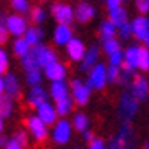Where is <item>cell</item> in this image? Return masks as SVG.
<instances>
[{
  "instance_id": "1",
  "label": "cell",
  "mask_w": 149,
  "mask_h": 149,
  "mask_svg": "<svg viewBox=\"0 0 149 149\" xmlns=\"http://www.w3.org/2000/svg\"><path fill=\"white\" fill-rule=\"evenodd\" d=\"M112 142L117 149H134L136 146V136L129 122H124L121 131L117 132L116 137H112Z\"/></svg>"
},
{
  "instance_id": "2",
  "label": "cell",
  "mask_w": 149,
  "mask_h": 149,
  "mask_svg": "<svg viewBox=\"0 0 149 149\" xmlns=\"http://www.w3.org/2000/svg\"><path fill=\"white\" fill-rule=\"evenodd\" d=\"M50 12H52V17L57 20V24H62V25H70L75 19L74 8L70 7L69 3H64V2L54 3L52 8H50Z\"/></svg>"
},
{
  "instance_id": "3",
  "label": "cell",
  "mask_w": 149,
  "mask_h": 149,
  "mask_svg": "<svg viewBox=\"0 0 149 149\" xmlns=\"http://www.w3.org/2000/svg\"><path fill=\"white\" fill-rule=\"evenodd\" d=\"M137 99H136L134 95L131 94V92H124L121 95V102H119V114L121 117L124 119L126 122H129L134 114L137 112Z\"/></svg>"
},
{
  "instance_id": "4",
  "label": "cell",
  "mask_w": 149,
  "mask_h": 149,
  "mask_svg": "<svg viewBox=\"0 0 149 149\" xmlns=\"http://www.w3.org/2000/svg\"><path fill=\"white\" fill-rule=\"evenodd\" d=\"M107 82V69L104 64H95L91 69V74L87 79V87L89 89H102Z\"/></svg>"
},
{
  "instance_id": "5",
  "label": "cell",
  "mask_w": 149,
  "mask_h": 149,
  "mask_svg": "<svg viewBox=\"0 0 149 149\" xmlns=\"http://www.w3.org/2000/svg\"><path fill=\"white\" fill-rule=\"evenodd\" d=\"M30 52L34 54V57L37 59V64L39 67H47L49 64H54L57 62V54L50 47H45V45H35V47L30 49Z\"/></svg>"
},
{
  "instance_id": "6",
  "label": "cell",
  "mask_w": 149,
  "mask_h": 149,
  "mask_svg": "<svg viewBox=\"0 0 149 149\" xmlns=\"http://www.w3.org/2000/svg\"><path fill=\"white\" fill-rule=\"evenodd\" d=\"M5 27H7L8 34L15 35V37H22L29 29L27 27V20L19 14L7 15V17H5Z\"/></svg>"
},
{
  "instance_id": "7",
  "label": "cell",
  "mask_w": 149,
  "mask_h": 149,
  "mask_svg": "<svg viewBox=\"0 0 149 149\" xmlns=\"http://www.w3.org/2000/svg\"><path fill=\"white\" fill-rule=\"evenodd\" d=\"M70 89H72V97L74 101L79 104V106H84L89 102V97H91V89L87 87V84H84L79 79H74L70 82Z\"/></svg>"
},
{
  "instance_id": "8",
  "label": "cell",
  "mask_w": 149,
  "mask_h": 149,
  "mask_svg": "<svg viewBox=\"0 0 149 149\" xmlns=\"http://www.w3.org/2000/svg\"><path fill=\"white\" fill-rule=\"evenodd\" d=\"M131 94L134 95L137 101H146L149 95V84L146 77L142 75H134L132 84H131Z\"/></svg>"
},
{
  "instance_id": "9",
  "label": "cell",
  "mask_w": 149,
  "mask_h": 149,
  "mask_svg": "<svg viewBox=\"0 0 149 149\" xmlns=\"http://www.w3.org/2000/svg\"><path fill=\"white\" fill-rule=\"evenodd\" d=\"M27 126H29V129H30L32 136H34L37 141H45V137H47V127H45V124L42 122V119L39 116L29 117Z\"/></svg>"
},
{
  "instance_id": "10",
  "label": "cell",
  "mask_w": 149,
  "mask_h": 149,
  "mask_svg": "<svg viewBox=\"0 0 149 149\" xmlns=\"http://www.w3.org/2000/svg\"><path fill=\"white\" fill-rule=\"evenodd\" d=\"M75 20L81 22V24H87L89 20H92L95 15V8L89 3V2H79L77 7L74 10Z\"/></svg>"
},
{
  "instance_id": "11",
  "label": "cell",
  "mask_w": 149,
  "mask_h": 149,
  "mask_svg": "<svg viewBox=\"0 0 149 149\" xmlns=\"http://www.w3.org/2000/svg\"><path fill=\"white\" fill-rule=\"evenodd\" d=\"M67 54L69 57L72 59V61L79 62L84 59V55H86V45H84V42L81 40V39H70V42H69L67 45Z\"/></svg>"
},
{
  "instance_id": "12",
  "label": "cell",
  "mask_w": 149,
  "mask_h": 149,
  "mask_svg": "<svg viewBox=\"0 0 149 149\" xmlns=\"http://www.w3.org/2000/svg\"><path fill=\"white\" fill-rule=\"evenodd\" d=\"M131 27H132V35H134L136 39H139V40H144V37L148 35L149 32V19L148 17H136L132 24H131Z\"/></svg>"
},
{
  "instance_id": "13",
  "label": "cell",
  "mask_w": 149,
  "mask_h": 149,
  "mask_svg": "<svg viewBox=\"0 0 149 149\" xmlns=\"http://www.w3.org/2000/svg\"><path fill=\"white\" fill-rule=\"evenodd\" d=\"M97 59H99V47L97 45H91L89 50H86V55L81 61V70L82 72H87L97 64Z\"/></svg>"
},
{
  "instance_id": "14",
  "label": "cell",
  "mask_w": 149,
  "mask_h": 149,
  "mask_svg": "<svg viewBox=\"0 0 149 149\" xmlns=\"http://www.w3.org/2000/svg\"><path fill=\"white\" fill-rule=\"evenodd\" d=\"M70 137V124L65 119L57 122V126L54 129V139L57 144H65Z\"/></svg>"
},
{
  "instance_id": "15",
  "label": "cell",
  "mask_w": 149,
  "mask_h": 149,
  "mask_svg": "<svg viewBox=\"0 0 149 149\" xmlns=\"http://www.w3.org/2000/svg\"><path fill=\"white\" fill-rule=\"evenodd\" d=\"M44 74L52 82L64 81V77H65V67L62 64H59V62H54V64H49L47 67H44Z\"/></svg>"
},
{
  "instance_id": "16",
  "label": "cell",
  "mask_w": 149,
  "mask_h": 149,
  "mask_svg": "<svg viewBox=\"0 0 149 149\" xmlns=\"http://www.w3.org/2000/svg\"><path fill=\"white\" fill-rule=\"evenodd\" d=\"M39 117L42 119V122L45 124V126H50V124H54L55 119H57V111H55L49 102H44L39 106Z\"/></svg>"
},
{
  "instance_id": "17",
  "label": "cell",
  "mask_w": 149,
  "mask_h": 149,
  "mask_svg": "<svg viewBox=\"0 0 149 149\" xmlns=\"http://www.w3.org/2000/svg\"><path fill=\"white\" fill-rule=\"evenodd\" d=\"M72 39V30L69 25H62L59 24L54 30V42L57 45H67Z\"/></svg>"
},
{
  "instance_id": "18",
  "label": "cell",
  "mask_w": 149,
  "mask_h": 149,
  "mask_svg": "<svg viewBox=\"0 0 149 149\" xmlns=\"http://www.w3.org/2000/svg\"><path fill=\"white\" fill-rule=\"evenodd\" d=\"M24 39L29 42V45H30V47L40 45L42 39H44V30H42L40 27H37V25H34V27H29L27 32L24 34Z\"/></svg>"
},
{
  "instance_id": "19",
  "label": "cell",
  "mask_w": 149,
  "mask_h": 149,
  "mask_svg": "<svg viewBox=\"0 0 149 149\" xmlns=\"http://www.w3.org/2000/svg\"><path fill=\"white\" fill-rule=\"evenodd\" d=\"M3 84H5V92H7V95H10L12 99L20 97V86H19V81H17V77L14 74L5 75Z\"/></svg>"
},
{
  "instance_id": "20",
  "label": "cell",
  "mask_w": 149,
  "mask_h": 149,
  "mask_svg": "<svg viewBox=\"0 0 149 149\" xmlns=\"http://www.w3.org/2000/svg\"><path fill=\"white\" fill-rule=\"evenodd\" d=\"M44 102H47V92H45L40 86L32 87V91L29 92V104L34 106V107H39Z\"/></svg>"
},
{
  "instance_id": "21",
  "label": "cell",
  "mask_w": 149,
  "mask_h": 149,
  "mask_svg": "<svg viewBox=\"0 0 149 149\" xmlns=\"http://www.w3.org/2000/svg\"><path fill=\"white\" fill-rule=\"evenodd\" d=\"M50 95L54 97L55 101H62V99L69 97V87H67V84H65L64 81L52 82V86H50Z\"/></svg>"
},
{
  "instance_id": "22",
  "label": "cell",
  "mask_w": 149,
  "mask_h": 149,
  "mask_svg": "<svg viewBox=\"0 0 149 149\" xmlns=\"http://www.w3.org/2000/svg\"><path fill=\"white\" fill-rule=\"evenodd\" d=\"M109 20L112 22L117 29L121 27V25H124L127 22V12H126V8L121 5V7H117V8L109 10Z\"/></svg>"
},
{
  "instance_id": "23",
  "label": "cell",
  "mask_w": 149,
  "mask_h": 149,
  "mask_svg": "<svg viewBox=\"0 0 149 149\" xmlns=\"http://www.w3.org/2000/svg\"><path fill=\"white\" fill-rule=\"evenodd\" d=\"M137 59H139V47L131 45V47L126 49V52H124V65H127L129 69L134 70L137 67Z\"/></svg>"
},
{
  "instance_id": "24",
  "label": "cell",
  "mask_w": 149,
  "mask_h": 149,
  "mask_svg": "<svg viewBox=\"0 0 149 149\" xmlns=\"http://www.w3.org/2000/svg\"><path fill=\"white\" fill-rule=\"evenodd\" d=\"M116 32H117V27L111 20H104L101 24V29H99V35H101L102 40H107V39H114Z\"/></svg>"
},
{
  "instance_id": "25",
  "label": "cell",
  "mask_w": 149,
  "mask_h": 149,
  "mask_svg": "<svg viewBox=\"0 0 149 149\" xmlns=\"http://www.w3.org/2000/svg\"><path fill=\"white\" fill-rule=\"evenodd\" d=\"M12 109H14L12 97L7 95V94H2L0 95V116H2V117H10Z\"/></svg>"
},
{
  "instance_id": "26",
  "label": "cell",
  "mask_w": 149,
  "mask_h": 149,
  "mask_svg": "<svg viewBox=\"0 0 149 149\" xmlns=\"http://www.w3.org/2000/svg\"><path fill=\"white\" fill-rule=\"evenodd\" d=\"M14 52L17 57H25V55L30 52V45H29V42L24 39V37H19L17 40L14 42Z\"/></svg>"
},
{
  "instance_id": "27",
  "label": "cell",
  "mask_w": 149,
  "mask_h": 149,
  "mask_svg": "<svg viewBox=\"0 0 149 149\" xmlns=\"http://www.w3.org/2000/svg\"><path fill=\"white\" fill-rule=\"evenodd\" d=\"M22 65H24V69L27 70V72H32V70H39V64H37V59L34 57V54L32 52H29L25 57H22Z\"/></svg>"
},
{
  "instance_id": "28",
  "label": "cell",
  "mask_w": 149,
  "mask_h": 149,
  "mask_svg": "<svg viewBox=\"0 0 149 149\" xmlns=\"http://www.w3.org/2000/svg\"><path fill=\"white\" fill-rule=\"evenodd\" d=\"M137 67L141 69V70H149V49L148 47H139Z\"/></svg>"
},
{
  "instance_id": "29",
  "label": "cell",
  "mask_w": 149,
  "mask_h": 149,
  "mask_svg": "<svg viewBox=\"0 0 149 149\" xmlns=\"http://www.w3.org/2000/svg\"><path fill=\"white\" fill-rule=\"evenodd\" d=\"M10 5H12V8L19 15H24V14H27V12H30L29 0H10Z\"/></svg>"
},
{
  "instance_id": "30",
  "label": "cell",
  "mask_w": 149,
  "mask_h": 149,
  "mask_svg": "<svg viewBox=\"0 0 149 149\" xmlns=\"http://www.w3.org/2000/svg\"><path fill=\"white\" fill-rule=\"evenodd\" d=\"M70 109H72V99H70V97H65V99H62V101H57V106H55L57 114L65 116V114L70 112Z\"/></svg>"
},
{
  "instance_id": "31",
  "label": "cell",
  "mask_w": 149,
  "mask_h": 149,
  "mask_svg": "<svg viewBox=\"0 0 149 149\" xmlns=\"http://www.w3.org/2000/svg\"><path fill=\"white\" fill-rule=\"evenodd\" d=\"M102 49H104V52L106 54H114L116 50H119L121 49V44H119V40H116L114 39H107V40H102Z\"/></svg>"
},
{
  "instance_id": "32",
  "label": "cell",
  "mask_w": 149,
  "mask_h": 149,
  "mask_svg": "<svg viewBox=\"0 0 149 149\" xmlns=\"http://www.w3.org/2000/svg\"><path fill=\"white\" fill-rule=\"evenodd\" d=\"M45 10L42 7H34L30 8V19H32V22H34L35 25H39V24H42V22L45 20Z\"/></svg>"
},
{
  "instance_id": "33",
  "label": "cell",
  "mask_w": 149,
  "mask_h": 149,
  "mask_svg": "<svg viewBox=\"0 0 149 149\" xmlns=\"http://www.w3.org/2000/svg\"><path fill=\"white\" fill-rule=\"evenodd\" d=\"M89 126V119L84 114H75L74 116V127L77 131H86Z\"/></svg>"
},
{
  "instance_id": "34",
  "label": "cell",
  "mask_w": 149,
  "mask_h": 149,
  "mask_svg": "<svg viewBox=\"0 0 149 149\" xmlns=\"http://www.w3.org/2000/svg\"><path fill=\"white\" fill-rule=\"evenodd\" d=\"M122 62H124V52H122L121 49L116 50L114 54L109 55V64H111V65H114V67H121Z\"/></svg>"
},
{
  "instance_id": "35",
  "label": "cell",
  "mask_w": 149,
  "mask_h": 149,
  "mask_svg": "<svg viewBox=\"0 0 149 149\" xmlns=\"http://www.w3.org/2000/svg\"><path fill=\"white\" fill-rule=\"evenodd\" d=\"M131 77H134V75H132V69H129L127 65H124V67L121 69V74H119V81L117 82H119L121 86H127Z\"/></svg>"
},
{
  "instance_id": "36",
  "label": "cell",
  "mask_w": 149,
  "mask_h": 149,
  "mask_svg": "<svg viewBox=\"0 0 149 149\" xmlns=\"http://www.w3.org/2000/svg\"><path fill=\"white\" fill-rule=\"evenodd\" d=\"M117 32H119L121 40H129V39L132 37V27H131V24H129V22H126L124 25H121Z\"/></svg>"
},
{
  "instance_id": "37",
  "label": "cell",
  "mask_w": 149,
  "mask_h": 149,
  "mask_svg": "<svg viewBox=\"0 0 149 149\" xmlns=\"http://www.w3.org/2000/svg\"><path fill=\"white\" fill-rule=\"evenodd\" d=\"M42 81L40 70H32V72H27V82L32 86V87H37Z\"/></svg>"
},
{
  "instance_id": "38",
  "label": "cell",
  "mask_w": 149,
  "mask_h": 149,
  "mask_svg": "<svg viewBox=\"0 0 149 149\" xmlns=\"http://www.w3.org/2000/svg\"><path fill=\"white\" fill-rule=\"evenodd\" d=\"M119 74H121V67L109 65V69H107V82H117L119 81Z\"/></svg>"
},
{
  "instance_id": "39",
  "label": "cell",
  "mask_w": 149,
  "mask_h": 149,
  "mask_svg": "<svg viewBox=\"0 0 149 149\" xmlns=\"http://www.w3.org/2000/svg\"><path fill=\"white\" fill-rule=\"evenodd\" d=\"M12 139H14V141L17 142V144L20 146V148H25V146L29 144L27 136H25V132H24V131H17V132L14 134V137H12Z\"/></svg>"
},
{
  "instance_id": "40",
  "label": "cell",
  "mask_w": 149,
  "mask_h": 149,
  "mask_svg": "<svg viewBox=\"0 0 149 149\" xmlns=\"http://www.w3.org/2000/svg\"><path fill=\"white\" fill-rule=\"evenodd\" d=\"M8 69V57L5 54V50L3 49H0V75L5 74Z\"/></svg>"
},
{
  "instance_id": "41",
  "label": "cell",
  "mask_w": 149,
  "mask_h": 149,
  "mask_svg": "<svg viewBox=\"0 0 149 149\" xmlns=\"http://www.w3.org/2000/svg\"><path fill=\"white\" fill-rule=\"evenodd\" d=\"M136 3V8H137V12L141 15L148 14L149 12V0H134Z\"/></svg>"
},
{
  "instance_id": "42",
  "label": "cell",
  "mask_w": 149,
  "mask_h": 149,
  "mask_svg": "<svg viewBox=\"0 0 149 149\" xmlns=\"http://www.w3.org/2000/svg\"><path fill=\"white\" fill-rule=\"evenodd\" d=\"M7 39H8V30H7V27H5V24L0 20V45L5 44Z\"/></svg>"
},
{
  "instance_id": "43",
  "label": "cell",
  "mask_w": 149,
  "mask_h": 149,
  "mask_svg": "<svg viewBox=\"0 0 149 149\" xmlns=\"http://www.w3.org/2000/svg\"><path fill=\"white\" fill-rule=\"evenodd\" d=\"M91 149H106V146H104V141H102V139H97V137H94V139H92V142H91Z\"/></svg>"
},
{
  "instance_id": "44",
  "label": "cell",
  "mask_w": 149,
  "mask_h": 149,
  "mask_svg": "<svg viewBox=\"0 0 149 149\" xmlns=\"http://www.w3.org/2000/svg\"><path fill=\"white\" fill-rule=\"evenodd\" d=\"M106 3H107L109 10H112V8L121 7V0H106Z\"/></svg>"
},
{
  "instance_id": "45",
  "label": "cell",
  "mask_w": 149,
  "mask_h": 149,
  "mask_svg": "<svg viewBox=\"0 0 149 149\" xmlns=\"http://www.w3.org/2000/svg\"><path fill=\"white\" fill-rule=\"evenodd\" d=\"M5 149H22V148H20V146H19V144H17V142L14 141V139H10V141L7 142Z\"/></svg>"
},
{
  "instance_id": "46",
  "label": "cell",
  "mask_w": 149,
  "mask_h": 149,
  "mask_svg": "<svg viewBox=\"0 0 149 149\" xmlns=\"http://www.w3.org/2000/svg\"><path fill=\"white\" fill-rule=\"evenodd\" d=\"M84 139H86L87 142H92V139H94V134L89 131V132H86V134H84Z\"/></svg>"
},
{
  "instance_id": "47",
  "label": "cell",
  "mask_w": 149,
  "mask_h": 149,
  "mask_svg": "<svg viewBox=\"0 0 149 149\" xmlns=\"http://www.w3.org/2000/svg\"><path fill=\"white\" fill-rule=\"evenodd\" d=\"M7 142H8V139L5 137V136H0V146H2V148H5Z\"/></svg>"
},
{
  "instance_id": "48",
  "label": "cell",
  "mask_w": 149,
  "mask_h": 149,
  "mask_svg": "<svg viewBox=\"0 0 149 149\" xmlns=\"http://www.w3.org/2000/svg\"><path fill=\"white\" fill-rule=\"evenodd\" d=\"M3 91H5V84H3V79L0 77V95L3 94Z\"/></svg>"
},
{
  "instance_id": "49",
  "label": "cell",
  "mask_w": 149,
  "mask_h": 149,
  "mask_svg": "<svg viewBox=\"0 0 149 149\" xmlns=\"http://www.w3.org/2000/svg\"><path fill=\"white\" fill-rule=\"evenodd\" d=\"M142 42H144V44H146V47L149 49V32H148V35L144 37V40H142Z\"/></svg>"
},
{
  "instance_id": "50",
  "label": "cell",
  "mask_w": 149,
  "mask_h": 149,
  "mask_svg": "<svg viewBox=\"0 0 149 149\" xmlns=\"http://www.w3.org/2000/svg\"><path fill=\"white\" fill-rule=\"evenodd\" d=\"M2 129H3V117L0 116V132H2Z\"/></svg>"
},
{
  "instance_id": "51",
  "label": "cell",
  "mask_w": 149,
  "mask_h": 149,
  "mask_svg": "<svg viewBox=\"0 0 149 149\" xmlns=\"http://www.w3.org/2000/svg\"><path fill=\"white\" fill-rule=\"evenodd\" d=\"M142 148H144V149H149V141L144 142V146H142Z\"/></svg>"
},
{
  "instance_id": "52",
  "label": "cell",
  "mask_w": 149,
  "mask_h": 149,
  "mask_svg": "<svg viewBox=\"0 0 149 149\" xmlns=\"http://www.w3.org/2000/svg\"><path fill=\"white\" fill-rule=\"evenodd\" d=\"M40 2H47V0H40Z\"/></svg>"
}]
</instances>
